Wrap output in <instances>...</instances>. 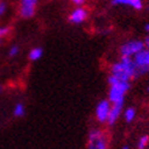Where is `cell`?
Here are the masks:
<instances>
[{
    "instance_id": "4",
    "label": "cell",
    "mask_w": 149,
    "mask_h": 149,
    "mask_svg": "<svg viewBox=\"0 0 149 149\" xmlns=\"http://www.w3.org/2000/svg\"><path fill=\"white\" fill-rule=\"evenodd\" d=\"M132 61L136 67V75L146 74L149 72V50H142L136 56L132 57Z\"/></svg>"
},
{
    "instance_id": "6",
    "label": "cell",
    "mask_w": 149,
    "mask_h": 149,
    "mask_svg": "<svg viewBox=\"0 0 149 149\" xmlns=\"http://www.w3.org/2000/svg\"><path fill=\"white\" fill-rule=\"evenodd\" d=\"M36 6H38L36 0H22L18 7V15L22 18H32L35 15Z\"/></svg>"
},
{
    "instance_id": "19",
    "label": "cell",
    "mask_w": 149,
    "mask_h": 149,
    "mask_svg": "<svg viewBox=\"0 0 149 149\" xmlns=\"http://www.w3.org/2000/svg\"><path fill=\"white\" fill-rule=\"evenodd\" d=\"M143 45H144V49H146V50H149V36H147V38L144 39Z\"/></svg>"
},
{
    "instance_id": "5",
    "label": "cell",
    "mask_w": 149,
    "mask_h": 149,
    "mask_svg": "<svg viewBox=\"0 0 149 149\" xmlns=\"http://www.w3.org/2000/svg\"><path fill=\"white\" fill-rule=\"evenodd\" d=\"M142 50H144L143 41H141V40H131V41L125 42L124 45H121L120 54H121V57L132 58L133 56H136L138 52H141Z\"/></svg>"
},
{
    "instance_id": "9",
    "label": "cell",
    "mask_w": 149,
    "mask_h": 149,
    "mask_svg": "<svg viewBox=\"0 0 149 149\" xmlns=\"http://www.w3.org/2000/svg\"><path fill=\"white\" fill-rule=\"evenodd\" d=\"M123 106L124 103H115V104H111V108L109 111V115H108V120L107 123L109 125H113L116 123V120L119 119L121 114V110H123Z\"/></svg>"
},
{
    "instance_id": "20",
    "label": "cell",
    "mask_w": 149,
    "mask_h": 149,
    "mask_svg": "<svg viewBox=\"0 0 149 149\" xmlns=\"http://www.w3.org/2000/svg\"><path fill=\"white\" fill-rule=\"evenodd\" d=\"M146 31H147V32H148V33H149V23H148V24H147V26H146Z\"/></svg>"
},
{
    "instance_id": "22",
    "label": "cell",
    "mask_w": 149,
    "mask_h": 149,
    "mask_svg": "<svg viewBox=\"0 0 149 149\" xmlns=\"http://www.w3.org/2000/svg\"><path fill=\"white\" fill-rule=\"evenodd\" d=\"M147 90H148V92H149V87H148V88H147Z\"/></svg>"
},
{
    "instance_id": "16",
    "label": "cell",
    "mask_w": 149,
    "mask_h": 149,
    "mask_svg": "<svg viewBox=\"0 0 149 149\" xmlns=\"http://www.w3.org/2000/svg\"><path fill=\"white\" fill-rule=\"evenodd\" d=\"M19 52V47L17 45H12L9 50V56L10 57H15V56H17V54Z\"/></svg>"
},
{
    "instance_id": "10",
    "label": "cell",
    "mask_w": 149,
    "mask_h": 149,
    "mask_svg": "<svg viewBox=\"0 0 149 149\" xmlns=\"http://www.w3.org/2000/svg\"><path fill=\"white\" fill-rule=\"evenodd\" d=\"M111 4L113 5H127L135 10H141L143 7V4L141 0H113Z\"/></svg>"
},
{
    "instance_id": "3",
    "label": "cell",
    "mask_w": 149,
    "mask_h": 149,
    "mask_svg": "<svg viewBox=\"0 0 149 149\" xmlns=\"http://www.w3.org/2000/svg\"><path fill=\"white\" fill-rule=\"evenodd\" d=\"M87 149H108V139L101 130L93 129L88 132Z\"/></svg>"
},
{
    "instance_id": "15",
    "label": "cell",
    "mask_w": 149,
    "mask_h": 149,
    "mask_svg": "<svg viewBox=\"0 0 149 149\" xmlns=\"http://www.w3.org/2000/svg\"><path fill=\"white\" fill-rule=\"evenodd\" d=\"M11 28L9 26H0V40H3L5 36H7L10 34Z\"/></svg>"
},
{
    "instance_id": "1",
    "label": "cell",
    "mask_w": 149,
    "mask_h": 149,
    "mask_svg": "<svg viewBox=\"0 0 149 149\" xmlns=\"http://www.w3.org/2000/svg\"><path fill=\"white\" fill-rule=\"evenodd\" d=\"M110 75L121 81H129L137 77L136 75V67L132 58L130 57H121L119 62L111 64L110 67Z\"/></svg>"
},
{
    "instance_id": "17",
    "label": "cell",
    "mask_w": 149,
    "mask_h": 149,
    "mask_svg": "<svg viewBox=\"0 0 149 149\" xmlns=\"http://www.w3.org/2000/svg\"><path fill=\"white\" fill-rule=\"evenodd\" d=\"M6 9H7L6 3H4V1H0V16H3V15L6 12Z\"/></svg>"
},
{
    "instance_id": "21",
    "label": "cell",
    "mask_w": 149,
    "mask_h": 149,
    "mask_svg": "<svg viewBox=\"0 0 149 149\" xmlns=\"http://www.w3.org/2000/svg\"><path fill=\"white\" fill-rule=\"evenodd\" d=\"M121 149H130V148H129V146H124Z\"/></svg>"
},
{
    "instance_id": "12",
    "label": "cell",
    "mask_w": 149,
    "mask_h": 149,
    "mask_svg": "<svg viewBox=\"0 0 149 149\" xmlns=\"http://www.w3.org/2000/svg\"><path fill=\"white\" fill-rule=\"evenodd\" d=\"M124 118H125V120L127 121V123H131L133 119L136 118V109L135 108H127V109H125L124 111Z\"/></svg>"
},
{
    "instance_id": "14",
    "label": "cell",
    "mask_w": 149,
    "mask_h": 149,
    "mask_svg": "<svg viewBox=\"0 0 149 149\" xmlns=\"http://www.w3.org/2000/svg\"><path fill=\"white\" fill-rule=\"evenodd\" d=\"M148 142H149V137L148 136H142L138 139V143H137L138 149H144L148 146Z\"/></svg>"
},
{
    "instance_id": "18",
    "label": "cell",
    "mask_w": 149,
    "mask_h": 149,
    "mask_svg": "<svg viewBox=\"0 0 149 149\" xmlns=\"http://www.w3.org/2000/svg\"><path fill=\"white\" fill-rule=\"evenodd\" d=\"M74 5H75L77 7H81V6H83L84 4H85V1H84V0H73V1H72Z\"/></svg>"
},
{
    "instance_id": "8",
    "label": "cell",
    "mask_w": 149,
    "mask_h": 149,
    "mask_svg": "<svg viewBox=\"0 0 149 149\" xmlns=\"http://www.w3.org/2000/svg\"><path fill=\"white\" fill-rule=\"evenodd\" d=\"M88 17V11L85 7H75L70 13H69V22H72L73 24H80L83 23L84 21H86V18Z\"/></svg>"
},
{
    "instance_id": "2",
    "label": "cell",
    "mask_w": 149,
    "mask_h": 149,
    "mask_svg": "<svg viewBox=\"0 0 149 149\" xmlns=\"http://www.w3.org/2000/svg\"><path fill=\"white\" fill-rule=\"evenodd\" d=\"M108 84H109V93H108V101L111 104L115 103H124V97L126 92L130 88V83L127 81H121L114 77H108Z\"/></svg>"
},
{
    "instance_id": "13",
    "label": "cell",
    "mask_w": 149,
    "mask_h": 149,
    "mask_svg": "<svg viewBox=\"0 0 149 149\" xmlns=\"http://www.w3.org/2000/svg\"><path fill=\"white\" fill-rule=\"evenodd\" d=\"M26 113V108L23 106V103H17L13 108V115L16 118H22Z\"/></svg>"
},
{
    "instance_id": "7",
    "label": "cell",
    "mask_w": 149,
    "mask_h": 149,
    "mask_svg": "<svg viewBox=\"0 0 149 149\" xmlns=\"http://www.w3.org/2000/svg\"><path fill=\"white\" fill-rule=\"evenodd\" d=\"M110 108H111V104H110V102L108 100L100 101L97 103V106H96V110H95L96 119H97L100 123H107Z\"/></svg>"
},
{
    "instance_id": "11",
    "label": "cell",
    "mask_w": 149,
    "mask_h": 149,
    "mask_svg": "<svg viewBox=\"0 0 149 149\" xmlns=\"http://www.w3.org/2000/svg\"><path fill=\"white\" fill-rule=\"evenodd\" d=\"M42 57V49L41 47H34L29 51V55H28V58L31 61H38Z\"/></svg>"
}]
</instances>
